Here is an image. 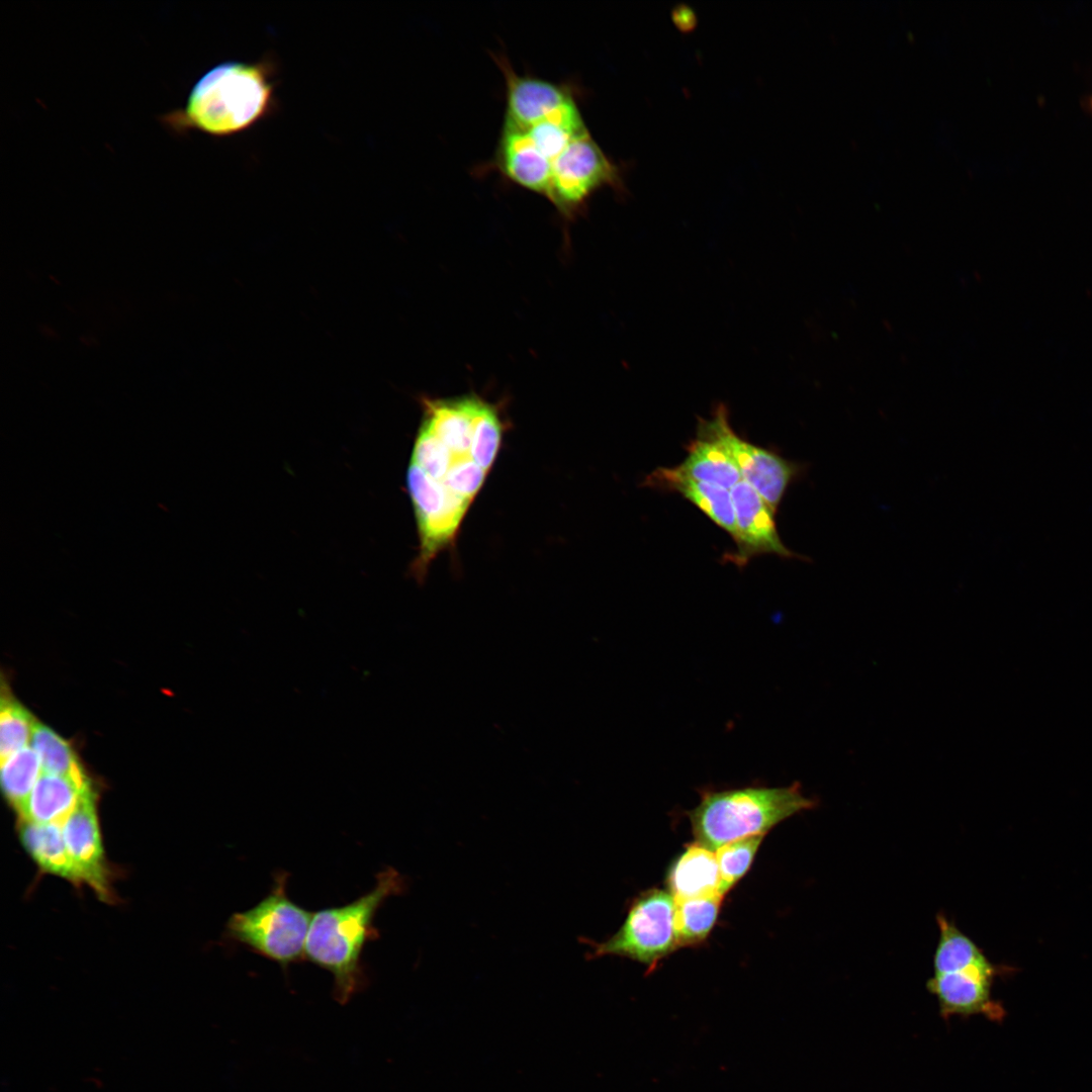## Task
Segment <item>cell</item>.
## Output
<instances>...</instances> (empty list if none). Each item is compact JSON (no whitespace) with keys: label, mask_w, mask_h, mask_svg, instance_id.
<instances>
[{"label":"cell","mask_w":1092,"mask_h":1092,"mask_svg":"<svg viewBox=\"0 0 1092 1092\" xmlns=\"http://www.w3.org/2000/svg\"><path fill=\"white\" fill-rule=\"evenodd\" d=\"M275 108L273 64L228 61L194 84L185 107L162 117L176 131L196 129L214 136L244 131Z\"/></svg>","instance_id":"cell-1"},{"label":"cell","mask_w":1092,"mask_h":1092,"mask_svg":"<svg viewBox=\"0 0 1092 1092\" xmlns=\"http://www.w3.org/2000/svg\"><path fill=\"white\" fill-rule=\"evenodd\" d=\"M404 890V880L393 868L376 877L368 893L340 907L312 914L305 943V958L334 978V996L344 1004L363 981L361 957L367 941L377 937L373 922L385 900Z\"/></svg>","instance_id":"cell-2"},{"label":"cell","mask_w":1092,"mask_h":1092,"mask_svg":"<svg viewBox=\"0 0 1092 1092\" xmlns=\"http://www.w3.org/2000/svg\"><path fill=\"white\" fill-rule=\"evenodd\" d=\"M699 804L687 814L697 842L709 849L741 838L763 835L780 822L818 806L802 785H749L700 790Z\"/></svg>","instance_id":"cell-3"},{"label":"cell","mask_w":1092,"mask_h":1092,"mask_svg":"<svg viewBox=\"0 0 1092 1092\" xmlns=\"http://www.w3.org/2000/svg\"><path fill=\"white\" fill-rule=\"evenodd\" d=\"M938 940L933 953V974L926 982L940 1015L983 1014L999 1018L1002 1009L991 998L996 969L975 941L944 914L936 915Z\"/></svg>","instance_id":"cell-4"},{"label":"cell","mask_w":1092,"mask_h":1092,"mask_svg":"<svg viewBox=\"0 0 1092 1092\" xmlns=\"http://www.w3.org/2000/svg\"><path fill=\"white\" fill-rule=\"evenodd\" d=\"M287 877L278 874L268 895L250 909L233 914L228 922L233 939L284 969L305 957L313 914L288 897Z\"/></svg>","instance_id":"cell-5"},{"label":"cell","mask_w":1092,"mask_h":1092,"mask_svg":"<svg viewBox=\"0 0 1092 1092\" xmlns=\"http://www.w3.org/2000/svg\"><path fill=\"white\" fill-rule=\"evenodd\" d=\"M675 901L669 891L651 889L636 898L620 929L607 940L593 944L590 958L620 956L653 969L677 944Z\"/></svg>","instance_id":"cell-6"},{"label":"cell","mask_w":1092,"mask_h":1092,"mask_svg":"<svg viewBox=\"0 0 1092 1092\" xmlns=\"http://www.w3.org/2000/svg\"><path fill=\"white\" fill-rule=\"evenodd\" d=\"M621 187L620 169L586 131L574 138L552 161L547 199L572 218L602 187Z\"/></svg>","instance_id":"cell-7"},{"label":"cell","mask_w":1092,"mask_h":1092,"mask_svg":"<svg viewBox=\"0 0 1092 1092\" xmlns=\"http://www.w3.org/2000/svg\"><path fill=\"white\" fill-rule=\"evenodd\" d=\"M406 486L420 538L413 571L419 579L437 554L452 543L471 503L459 497L410 462Z\"/></svg>","instance_id":"cell-8"},{"label":"cell","mask_w":1092,"mask_h":1092,"mask_svg":"<svg viewBox=\"0 0 1092 1092\" xmlns=\"http://www.w3.org/2000/svg\"><path fill=\"white\" fill-rule=\"evenodd\" d=\"M717 411L722 440L737 463L741 479L777 514L788 487L803 474L806 466L747 442L733 431L727 408L720 404Z\"/></svg>","instance_id":"cell-9"},{"label":"cell","mask_w":1092,"mask_h":1092,"mask_svg":"<svg viewBox=\"0 0 1092 1092\" xmlns=\"http://www.w3.org/2000/svg\"><path fill=\"white\" fill-rule=\"evenodd\" d=\"M730 491L736 519V549L727 553L725 560L743 567L751 558L762 554L803 559L783 543L776 514L752 486L741 479Z\"/></svg>","instance_id":"cell-10"},{"label":"cell","mask_w":1092,"mask_h":1092,"mask_svg":"<svg viewBox=\"0 0 1092 1092\" xmlns=\"http://www.w3.org/2000/svg\"><path fill=\"white\" fill-rule=\"evenodd\" d=\"M492 59L506 82L505 125L527 128L575 99L572 89L565 84L520 75L503 54H493Z\"/></svg>","instance_id":"cell-11"},{"label":"cell","mask_w":1092,"mask_h":1092,"mask_svg":"<svg viewBox=\"0 0 1092 1092\" xmlns=\"http://www.w3.org/2000/svg\"><path fill=\"white\" fill-rule=\"evenodd\" d=\"M61 827L80 883L89 885L101 898H109L108 873L92 791L82 797Z\"/></svg>","instance_id":"cell-12"},{"label":"cell","mask_w":1092,"mask_h":1092,"mask_svg":"<svg viewBox=\"0 0 1092 1092\" xmlns=\"http://www.w3.org/2000/svg\"><path fill=\"white\" fill-rule=\"evenodd\" d=\"M673 468L689 478L727 489L741 480L737 463L722 440L717 408L711 418L699 422L696 437L687 446V457Z\"/></svg>","instance_id":"cell-13"},{"label":"cell","mask_w":1092,"mask_h":1092,"mask_svg":"<svg viewBox=\"0 0 1092 1092\" xmlns=\"http://www.w3.org/2000/svg\"><path fill=\"white\" fill-rule=\"evenodd\" d=\"M492 168L518 186L548 197L551 164L537 152L525 130L503 124Z\"/></svg>","instance_id":"cell-14"},{"label":"cell","mask_w":1092,"mask_h":1092,"mask_svg":"<svg viewBox=\"0 0 1092 1092\" xmlns=\"http://www.w3.org/2000/svg\"><path fill=\"white\" fill-rule=\"evenodd\" d=\"M643 484L681 494L735 539L736 519L730 489L689 478L676 472L673 467L656 468L645 478Z\"/></svg>","instance_id":"cell-15"},{"label":"cell","mask_w":1092,"mask_h":1092,"mask_svg":"<svg viewBox=\"0 0 1092 1092\" xmlns=\"http://www.w3.org/2000/svg\"><path fill=\"white\" fill-rule=\"evenodd\" d=\"M90 791L69 778L42 771L18 812L23 821L62 824Z\"/></svg>","instance_id":"cell-16"},{"label":"cell","mask_w":1092,"mask_h":1092,"mask_svg":"<svg viewBox=\"0 0 1092 1092\" xmlns=\"http://www.w3.org/2000/svg\"><path fill=\"white\" fill-rule=\"evenodd\" d=\"M667 885L674 901L721 894L716 854L698 842L690 844L672 863Z\"/></svg>","instance_id":"cell-17"},{"label":"cell","mask_w":1092,"mask_h":1092,"mask_svg":"<svg viewBox=\"0 0 1092 1092\" xmlns=\"http://www.w3.org/2000/svg\"><path fill=\"white\" fill-rule=\"evenodd\" d=\"M20 837L27 851L42 870L80 883L65 844L61 824L22 820Z\"/></svg>","instance_id":"cell-18"},{"label":"cell","mask_w":1092,"mask_h":1092,"mask_svg":"<svg viewBox=\"0 0 1092 1092\" xmlns=\"http://www.w3.org/2000/svg\"><path fill=\"white\" fill-rule=\"evenodd\" d=\"M30 747L38 755L43 772L69 778L83 788L90 787L71 745L38 721L34 725Z\"/></svg>","instance_id":"cell-19"},{"label":"cell","mask_w":1092,"mask_h":1092,"mask_svg":"<svg viewBox=\"0 0 1092 1092\" xmlns=\"http://www.w3.org/2000/svg\"><path fill=\"white\" fill-rule=\"evenodd\" d=\"M724 896H709L675 901V931L679 946L695 945L706 939L713 928Z\"/></svg>","instance_id":"cell-20"},{"label":"cell","mask_w":1092,"mask_h":1092,"mask_svg":"<svg viewBox=\"0 0 1092 1092\" xmlns=\"http://www.w3.org/2000/svg\"><path fill=\"white\" fill-rule=\"evenodd\" d=\"M41 772L39 757L29 746L1 760L2 790L17 811L25 803Z\"/></svg>","instance_id":"cell-21"},{"label":"cell","mask_w":1092,"mask_h":1092,"mask_svg":"<svg viewBox=\"0 0 1092 1092\" xmlns=\"http://www.w3.org/2000/svg\"><path fill=\"white\" fill-rule=\"evenodd\" d=\"M36 721L32 715L11 696L3 695L0 709V757L1 760L27 747L31 741Z\"/></svg>","instance_id":"cell-22"},{"label":"cell","mask_w":1092,"mask_h":1092,"mask_svg":"<svg viewBox=\"0 0 1092 1092\" xmlns=\"http://www.w3.org/2000/svg\"><path fill=\"white\" fill-rule=\"evenodd\" d=\"M763 835L728 842L716 850L721 895H725L748 871Z\"/></svg>","instance_id":"cell-23"},{"label":"cell","mask_w":1092,"mask_h":1092,"mask_svg":"<svg viewBox=\"0 0 1092 1092\" xmlns=\"http://www.w3.org/2000/svg\"><path fill=\"white\" fill-rule=\"evenodd\" d=\"M503 422L492 403L484 400L475 421L471 455L485 471H489L499 451Z\"/></svg>","instance_id":"cell-24"},{"label":"cell","mask_w":1092,"mask_h":1092,"mask_svg":"<svg viewBox=\"0 0 1092 1092\" xmlns=\"http://www.w3.org/2000/svg\"><path fill=\"white\" fill-rule=\"evenodd\" d=\"M454 458L450 450L427 427L421 424L415 440L411 462L417 464L434 480L442 481Z\"/></svg>","instance_id":"cell-25"},{"label":"cell","mask_w":1092,"mask_h":1092,"mask_svg":"<svg viewBox=\"0 0 1092 1092\" xmlns=\"http://www.w3.org/2000/svg\"><path fill=\"white\" fill-rule=\"evenodd\" d=\"M486 475L487 471L481 468L472 457H455L445 477L439 482L452 493L472 503L482 487Z\"/></svg>","instance_id":"cell-26"},{"label":"cell","mask_w":1092,"mask_h":1092,"mask_svg":"<svg viewBox=\"0 0 1092 1092\" xmlns=\"http://www.w3.org/2000/svg\"><path fill=\"white\" fill-rule=\"evenodd\" d=\"M1089 105H1090V107L1092 109V97L1090 98Z\"/></svg>","instance_id":"cell-27"}]
</instances>
